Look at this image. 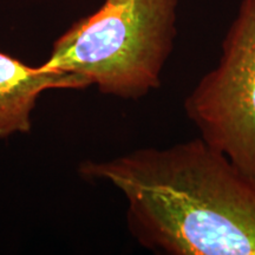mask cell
Returning <instances> with one entry per match:
<instances>
[{"instance_id": "cell-1", "label": "cell", "mask_w": 255, "mask_h": 255, "mask_svg": "<svg viewBox=\"0 0 255 255\" xmlns=\"http://www.w3.org/2000/svg\"><path fill=\"white\" fill-rule=\"evenodd\" d=\"M128 202V225L143 247L165 255H255V182L199 136L88 162Z\"/></svg>"}, {"instance_id": "cell-3", "label": "cell", "mask_w": 255, "mask_h": 255, "mask_svg": "<svg viewBox=\"0 0 255 255\" xmlns=\"http://www.w3.org/2000/svg\"><path fill=\"white\" fill-rule=\"evenodd\" d=\"M205 141L255 182V0H241L221 56L184 100Z\"/></svg>"}, {"instance_id": "cell-4", "label": "cell", "mask_w": 255, "mask_h": 255, "mask_svg": "<svg viewBox=\"0 0 255 255\" xmlns=\"http://www.w3.org/2000/svg\"><path fill=\"white\" fill-rule=\"evenodd\" d=\"M88 87L75 73L32 68L0 51V138L30 131L31 114L44 91Z\"/></svg>"}, {"instance_id": "cell-2", "label": "cell", "mask_w": 255, "mask_h": 255, "mask_svg": "<svg viewBox=\"0 0 255 255\" xmlns=\"http://www.w3.org/2000/svg\"><path fill=\"white\" fill-rule=\"evenodd\" d=\"M178 0H105L53 44L41 65L105 95L139 100L159 88L176 37Z\"/></svg>"}]
</instances>
